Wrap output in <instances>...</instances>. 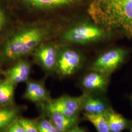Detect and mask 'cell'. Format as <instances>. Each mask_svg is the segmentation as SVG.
Masks as SVG:
<instances>
[{"instance_id":"obj_1","label":"cell","mask_w":132,"mask_h":132,"mask_svg":"<svg viewBox=\"0 0 132 132\" xmlns=\"http://www.w3.org/2000/svg\"><path fill=\"white\" fill-rule=\"evenodd\" d=\"M88 12L107 31L120 30L132 37V0H92Z\"/></svg>"},{"instance_id":"obj_2","label":"cell","mask_w":132,"mask_h":132,"mask_svg":"<svg viewBox=\"0 0 132 132\" xmlns=\"http://www.w3.org/2000/svg\"><path fill=\"white\" fill-rule=\"evenodd\" d=\"M48 34L47 28L43 27L23 29L5 43L2 52V57L6 60H14L33 52L42 43Z\"/></svg>"},{"instance_id":"obj_3","label":"cell","mask_w":132,"mask_h":132,"mask_svg":"<svg viewBox=\"0 0 132 132\" xmlns=\"http://www.w3.org/2000/svg\"><path fill=\"white\" fill-rule=\"evenodd\" d=\"M107 32L96 24L83 23L66 30L62 38L68 42L84 45L99 41L106 37Z\"/></svg>"},{"instance_id":"obj_4","label":"cell","mask_w":132,"mask_h":132,"mask_svg":"<svg viewBox=\"0 0 132 132\" xmlns=\"http://www.w3.org/2000/svg\"><path fill=\"white\" fill-rule=\"evenodd\" d=\"M85 94L78 97L62 96L56 99H51L45 103V109L47 113H59L67 117H77L82 110Z\"/></svg>"},{"instance_id":"obj_5","label":"cell","mask_w":132,"mask_h":132,"mask_svg":"<svg viewBox=\"0 0 132 132\" xmlns=\"http://www.w3.org/2000/svg\"><path fill=\"white\" fill-rule=\"evenodd\" d=\"M125 55V52L121 48L107 51L95 60L91 67V71H96L109 76L122 63Z\"/></svg>"},{"instance_id":"obj_6","label":"cell","mask_w":132,"mask_h":132,"mask_svg":"<svg viewBox=\"0 0 132 132\" xmlns=\"http://www.w3.org/2000/svg\"><path fill=\"white\" fill-rule=\"evenodd\" d=\"M83 57L79 52L66 47L59 51L56 71L63 76H71L77 71L83 63Z\"/></svg>"},{"instance_id":"obj_7","label":"cell","mask_w":132,"mask_h":132,"mask_svg":"<svg viewBox=\"0 0 132 132\" xmlns=\"http://www.w3.org/2000/svg\"><path fill=\"white\" fill-rule=\"evenodd\" d=\"M59 50L50 43H42L34 51V56L38 64L47 71L56 70Z\"/></svg>"},{"instance_id":"obj_8","label":"cell","mask_w":132,"mask_h":132,"mask_svg":"<svg viewBox=\"0 0 132 132\" xmlns=\"http://www.w3.org/2000/svg\"><path fill=\"white\" fill-rule=\"evenodd\" d=\"M23 97L35 103H46L51 99L44 82L35 80L27 82Z\"/></svg>"},{"instance_id":"obj_9","label":"cell","mask_w":132,"mask_h":132,"mask_svg":"<svg viewBox=\"0 0 132 132\" xmlns=\"http://www.w3.org/2000/svg\"><path fill=\"white\" fill-rule=\"evenodd\" d=\"M31 72L30 64L28 62L22 60L18 62L14 66L3 72L5 78L14 84L27 82Z\"/></svg>"},{"instance_id":"obj_10","label":"cell","mask_w":132,"mask_h":132,"mask_svg":"<svg viewBox=\"0 0 132 132\" xmlns=\"http://www.w3.org/2000/svg\"><path fill=\"white\" fill-rule=\"evenodd\" d=\"M108 83L109 76L94 71L86 75L81 81L83 87L89 91H103Z\"/></svg>"},{"instance_id":"obj_11","label":"cell","mask_w":132,"mask_h":132,"mask_svg":"<svg viewBox=\"0 0 132 132\" xmlns=\"http://www.w3.org/2000/svg\"><path fill=\"white\" fill-rule=\"evenodd\" d=\"M22 108L14 104L0 106V132H4L20 118Z\"/></svg>"},{"instance_id":"obj_12","label":"cell","mask_w":132,"mask_h":132,"mask_svg":"<svg viewBox=\"0 0 132 132\" xmlns=\"http://www.w3.org/2000/svg\"><path fill=\"white\" fill-rule=\"evenodd\" d=\"M48 119L58 132H66L77 126L78 117H67L59 113H48Z\"/></svg>"},{"instance_id":"obj_13","label":"cell","mask_w":132,"mask_h":132,"mask_svg":"<svg viewBox=\"0 0 132 132\" xmlns=\"http://www.w3.org/2000/svg\"><path fill=\"white\" fill-rule=\"evenodd\" d=\"M24 4L38 9H49L75 4L81 0H20Z\"/></svg>"},{"instance_id":"obj_14","label":"cell","mask_w":132,"mask_h":132,"mask_svg":"<svg viewBox=\"0 0 132 132\" xmlns=\"http://www.w3.org/2000/svg\"><path fill=\"white\" fill-rule=\"evenodd\" d=\"M16 85L5 78L0 81V106L14 104Z\"/></svg>"},{"instance_id":"obj_15","label":"cell","mask_w":132,"mask_h":132,"mask_svg":"<svg viewBox=\"0 0 132 132\" xmlns=\"http://www.w3.org/2000/svg\"><path fill=\"white\" fill-rule=\"evenodd\" d=\"M82 110L86 113L100 114L105 113L107 109L102 100L85 94Z\"/></svg>"},{"instance_id":"obj_16","label":"cell","mask_w":132,"mask_h":132,"mask_svg":"<svg viewBox=\"0 0 132 132\" xmlns=\"http://www.w3.org/2000/svg\"><path fill=\"white\" fill-rule=\"evenodd\" d=\"M111 132H120L127 125V120L122 116L112 109H107L105 112Z\"/></svg>"},{"instance_id":"obj_17","label":"cell","mask_w":132,"mask_h":132,"mask_svg":"<svg viewBox=\"0 0 132 132\" xmlns=\"http://www.w3.org/2000/svg\"><path fill=\"white\" fill-rule=\"evenodd\" d=\"M85 118L92 123L98 132H111L105 113L90 114L84 113Z\"/></svg>"},{"instance_id":"obj_18","label":"cell","mask_w":132,"mask_h":132,"mask_svg":"<svg viewBox=\"0 0 132 132\" xmlns=\"http://www.w3.org/2000/svg\"><path fill=\"white\" fill-rule=\"evenodd\" d=\"M36 124L39 132H58L49 119L42 118Z\"/></svg>"},{"instance_id":"obj_19","label":"cell","mask_w":132,"mask_h":132,"mask_svg":"<svg viewBox=\"0 0 132 132\" xmlns=\"http://www.w3.org/2000/svg\"><path fill=\"white\" fill-rule=\"evenodd\" d=\"M19 120L24 128V132H39L36 120L22 117L19 118Z\"/></svg>"},{"instance_id":"obj_20","label":"cell","mask_w":132,"mask_h":132,"mask_svg":"<svg viewBox=\"0 0 132 132\" xmlns=\"http://www.w3.org/2000/svg\"><path fill=\"white\" fill-rule=\"evenodd\" d=\"M4 132H24V128L18 119L12 124Z\"/></svg>"},{"instance_id":"obj_21","label":"cell","mask_w":132,"mask_h":132,"mask_svg":"<svg viewBox=\"0 0 132 132\" xmlns=\"http://www.w3.org/2000/svg\"><path fill=\"white\" fill-rule=\"evenodd\" d=\"M6 21L5 12L2 7L0 6V32L5 26Z\"/></svg>"},{"instance_id":"obj_22","label":"cell","mask_w":132,"mask_h":132,"mask_svg":"<svg viewBox=\"0 0 132 132\" xmlns=\"http://www.w3.org/2000/svg\"><path fill=\"white\" fill-rule=\"evenodd\" d=\"M66 132H86L85 130L81 128L77 127V126L70 129V130Z\"/></svg>"},{"instance_id":"obj_23","label":"cell","mask_w":132,"mask_h":132,"mask_svg":"<svg viewBox=\"0 0 132 132\" xmlns=\"http://www.w3.org/2000/svg\"><path fill=\"white\" fill-rule=\"evenodd\" d=\"M131 132H132V131H131Z\"/></svg>"}]
</instances>
